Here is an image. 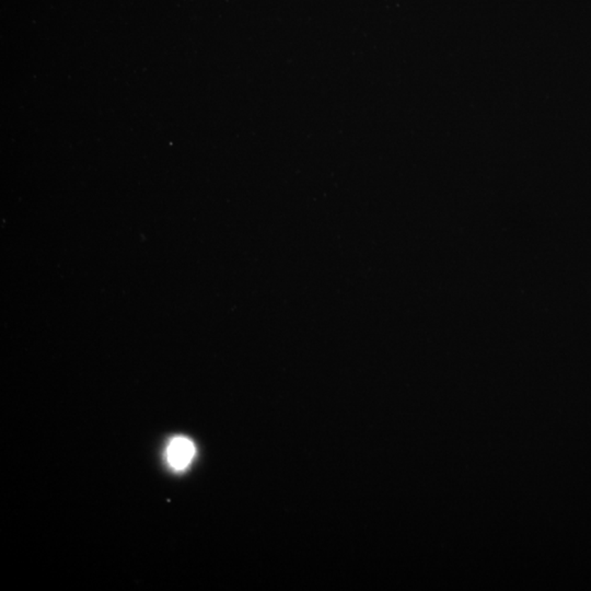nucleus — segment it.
<instances>
[{
    "label": "nucleus",
    "instance_id": "obj_1",
    "mask_svg": "<svg viewBox=\"0 0 591 591\" xmlns=\"http://www.w3.org/2000/svg\"><path fill=\"white\" fill-rule=\"evenodd\" d=\"M195 454V444L191 440H188V437L176 436L170 440L166 457L169 466L174 471L181 472L191 464Z\"/></svg>",
    "mask_w": 591,
    "mask_h": 591
}]
</instances>
